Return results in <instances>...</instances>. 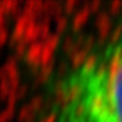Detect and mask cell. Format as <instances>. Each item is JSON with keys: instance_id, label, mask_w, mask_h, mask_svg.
<instances>
[{"instance_id": "6da1fadb", "label": "cell", "mask_w": 122, "mask_h": 122, "mask_svg": "<svg viewBox=\"0 0 122 122\" xmlns=\"http://www.w3.org/2000/svg\"><path fill=\"white\" fill-rule=\"evenodd\" d=\"M53 122H122V39L65 76Z\"/></svg>"}]
</instances>
